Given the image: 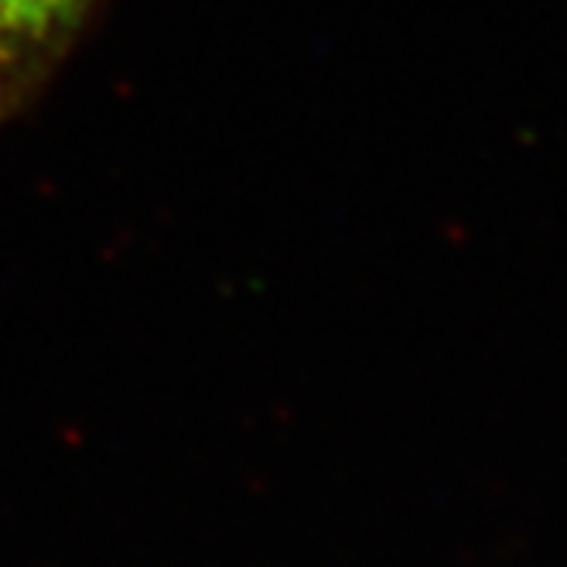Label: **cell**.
Masks as SVG:
<instances>
[{
    "mask_svg": "<svg viewBox=\"0 0 567 567\" xmlns=\"http://www.w3.org/2000/svg\"><path fill=\"white\" fill-rule=\"evenodd\" d=\"M100 0H0V131L49 90Z\"/></svg>",
    "mask_w": 567,
    "mask_h": 567,
    "instance_id": "1",
    "label": "cell"
}]
</instances>
